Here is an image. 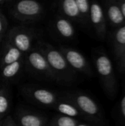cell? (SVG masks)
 <instances>
[{
	"label": "cell",
	"instance_id": "cell-25",
	"mask_svg": "<svg viewBox=\"0 0 125 126\" xmlns=\"http://www.w3.org/2000/svg\"><path fill=\"white\" fill-rule=\"evenodd\" d=\"M118 2L120 5L122 14L124 16V18L125 19V0H118Z\"/></svg>",
	"mask_w": 125,
	"mask_h": 126
},
{
	"label": "cell",
	"instance_id": "cell-11",
	"mask_svg": "<svg viewBox=\"0 0 125 126\" xmlns=\"http://www.w3.org/2000/svg\"><path fill=\"white\" fill-rule=\"evenodd\" d=\"M18 126H47L48 118L39 113L26 109H18L14 119Z\"/></svg>",
	"mask_w": 125,
	"mask_h": 126
},
{
	"label": "cell",
	"instance_id": "cell-8",
	"mask_svg": "<svg viewBox=\"0 0 125 126\" xmlns=\"http://www.w3.org/2000/svg\"><path fill=\"white\" fill-rule=\"evenodd\" d=\"M57 49L63 55L69 66L75 72L88 77H92L94 75V71L91 64L80 52L66 46H60Z\"/></svg>",
	"mask_w": 125,
	"mask_h": 126
},
{
	"label": "cell",
	"instance_id": "cell-7",
	"mask_svg": "<svg viewBox=\"0 0 125 126\" xmlns=\"http://www.w3.org/2000/svg\"><path fill=\"white\" fill-rule=\"evenodd\" d=\"M35 35V30L32 28L19 25L9 30L5 35V39L24 55L33 48Z\"/></svg>",
	"mask_w": 125,
	"mask_h": 126
},
{
	"label": "cell",
	"instance_id": "cell-10",
	"mask_svg": "<svg viewBox=\"0 0 125 126\" xmlns=\"http://www.w3.org/2000/svg\"><path fill=\"white\" fill-rule=\"evenodd\" d=\"M50 28L57 38L64 41H71L76 36L73 22L60 15H56L52 18Z\"/></svg>",
	"mask_w": 125,
	"mask_h": 126
},
{
	"label": "cell",
	"instance_id": "cell-6",
	"mask_svg": "<svg viewBox=\"0 0 125 126\" xmlns=\"http://www.w3.org/2000/svg\"><path fill=\"white\" fill-rule=\"evenodd\" d=\"M22 96L29 102L46 108H53L59 96L46 88L34 85H24L21 88Z\"/></svg>",
	"mask_w": 125,
	"mask_h": 126
},
{
	"label": "cell",
	"instance_id": "cell-13",
	"mask_svg": "<svg viewBox=\"0 0 125 126\" xmlns=\"http://www.w3.org/2000/svg\"><path fill=\"white\" fill-rule=\"evenodd\" d=\"M111 44L113 55L119 63L125 53V24L113 31Z\"/></svg>",
	"mask_w": 125,
	"mask_h": 126
},
{
	"label": "cell",
	"instance_id": "cell-24",
	"mask_svg": "<svg viewBox=\"0 0 125 126\" xmlns=\"http://www.w3.org/2000/svg\"><path fill=\"white\" fill-rule=\"evenodd\" d=\"M118 66L119 68V70L121 72H122L125 75V53L120 60V61L118 63Z\"/></svg>",
	"mask_w": 125,
	"mask_h": 126
},
{
	"label": "cell",
	"instance_id": "cell-27",
	"mask_svg": "<svg viewBox=\"0 0 125 126\" xmlns=\"http://www.w3.org/2000/svg\"><path fill=\"white\" fill-rule=\"evenodd\" d=\"M77 126H90V125H88V124H85V123H79Z\"/></svg>",
	"mask_w": 125,
	"mask_h": 126
},
{
	"label": "cell",
	"instance_id": "cell-9",
	"mask_svg": "<svg viewBox=\"0 0 125 126\" xmlns=\"http://www.w3.org/2000/svg\"><path fill=\"white\" fill-rule=\"evenodd\" d=\"M90 23L97 37L99 40H104L107 34V21L103 7L97 1H91Z\"/></svg>",
	"mask_w": 125,
	"mask_h": 126
},
{
	"label": "cell",
	"instance_id": "cell-15",
	"mask_svg": "<svg viewBox=\"0 0 125 126\" xmlns=\"http://www.w3.org/2000/svg\"><path fill=\"white\" fill-rule=\"evenodd\" d=\"M24 54L6 39L0 55V68L24 58Z\"/></svg>",
	"mask_w": 125,
	"mask_h": 126
},
{
	"label": "cell",
	"instance_id": "cell-5",
	"mask_svg": "<svg viewBox=\"0 0 125 126\" xmlns=\"http://www.w3.org/2000/svg\"><path fill=\"white\" fill-rule=\"evenodd\" d=\"M24 61L27 70L32 75L46 80L56 81L45 56L36 47L24 55Z\"/></svg>",
	"mask_w": 125,
	"mask_h": 126
},
{
	"label": "cell",
	"instance_id": "cell-22",
	"mask_svg": "<svg viewBox=\"0 0 125 126\" xmlns=\"http://www.w3.org/2000/svg\"><path fill=\"white\" fill-rule=\"evenodd\" d=\"M0 126H18L15 120L10 115L7 116L0 124Z\"/></svg>",
	"mask_w": 125,
	"mask_h": 126
},
{
	"label": "cell",
	"instance_id": "cell-3",
	"mask_svg": "<svg viewBox=\"0 0 125 126\" xmlns=\"http://www.w3.org/2000/svg\"><path fill=\"white\" fill-rule=\"evenodd\" d=\"M63 96L74 104L83 117L97 123L104 121V114L101 107L88 94L79 91H72L65 93Z\"/></svg>",
	"mask_w": 125,
	"mask_h": 126
},
{
	"label": "cell",
	"instance_id": "cell-14",
	"mask_svg": "<svg viewBox=\"0 0 125 126\" xmlns=\"http://www.w3.org/2000/svg\"><path fill=\"white\" fill-rule=\"evenodd\" d=\"M57 10L60 16L71 21L81 24L80 13L76 0H63L57 2Z\"/></svg>",
	"mask_w": 125,
	"mask_h": 126
},
{
	"label": "cell",
	"instance_id": "cell-18",
	"mask_svg": "<svg viewBox=\"0 0 125 126\" xmlns=\"http://www.w3.org/2000/svg\"><path fill=\"white\" fill-rule=\"evenodd\" d=\"M24 66V58L14 62L11 64L0 68V77L4 81H10L13 80L21 72L22 67Z\"/></svg>",
	"mask_w": 125,
	"mask_h": 126
},
{
	"label": "cell",
	"instance_id": "cell-4",
	"mask_svg": "<svg viewBox=\"0 0 125 126\" xmlns=\"http://www.w3.org/2000/svg\"><path fill=\"white\" fill-rule=\"evenodd\" d=\"M10 15L17 21L31 23L41 20L45 13L43 5L35 0H21L10 6Z\"/></svg>",
	"mask_w": 125,
	"mask_h": 126
},
{
	"label": "cell",
	"instance_id": "cell-12",
	"mask_svg": "<svg viewBox=\"0 0 125 126\" xmlns=\"http://www.w3.org/2000/svg\"><path fill=\"white\" fill-rule=\"evenodd\" d=\"M103 10L107 24H109L116 29L125 25V19L118 0L106 1Z\"/></svg>",
	"mask_w": 125,
	"mask_h": 126
},
{
	"label": "cell",
	"instance_id": "cell-23",
	"mask_svg": "<svg viewBox=\"0 0 125 126\" xmlns=\"http://www.w3.org/2000/svg\"><path fill=\"white\" fill-rule=\"evenodd\" d=\"M119 109H120V114L122 115V117L125 122V92L124 93L122 97L121 98Z\"/></svg>",
	"mask_w": 125,
	"mask_h": 126
},
{
	"label": "cell",
	"instance_id": "cell-20",
	"mask_svg": "<svg viewBox=\"0 0 125 126\" xmlns=\"http://www.w3.org/2000/svg\"><path fill=\"white\" fill-rule=\"evenodd\" d=\"M78 123L79 121L77 119L57 114L49 121L47 126H77Z\"/></svg>",
	"mask_w": 125,
	"mask_h": 126
},
{
	"label": "cell",
	"instance_id": "cell-21",
	"mask_svg": "<svg viewBox=\"0 0 125 126\" xmlns=\"http://www.w3.org/2000/svg\"><path fill=\"white\" fill-rule=\"evenodd\" d=\"M7 20L2 11L0 10V42L7 32Z\"/></svg>",
	"mask_w": 125,
	"mask_h": 126
},
{
	"label": "cell",
	"instance_id": "cell-1",
	"mask_svg": "<svg viewBox=\"0 0 125 126\" xmlns=\"http://www.w3.org/2000/svg\"><path fill=\"white\" fill-rule=\"evenodd\" d=\"M35 47L45 56L56 81L69 84L76 80L77 73L69 66L57 48L43 41H38Z\"/></svg>",
	"mask_w": 125,
	"mask_h": 126
},
{
	"label": "cell",
	"instance_id": "cell-19",
	"mask_svg": "<svg viewBox=\"0 0 125 126\" xmlns=\"http://www.w3.org/2000/svg\"><path fill=\"white\" fill-rule=\"evenodd\" d=\"M76 2L80 13L81 24L85 27H88L91 25V1L88 0H76Z\"/></svg>",
	"mask_w": 125,
	"mask_h": 126
},
{
	"label": "cell",
	"instance_id": "cell-16",
	"mask_svg": "<svg viewBox=\"0 0 125 126\" xmlns=\"http://www.w3.org/2000/svg\"><path fill=\"white\" fill-rule=\"evenodd\" d=\"M52 109L57 111L59 114L66 117H72L74 119L77 117H83L74 104L64 96L58 97Z\"/></svg>",
	"mask_w": 125,
	"mask_h": 126
},
{
	"label": "cell",
	"instance_id": "cell-2",
	"mask_svg": "<svg viewBox=\"0 0 125 126\" xmlns=\"http://www.w3.org/2000/svg\"><path fill=\"white\" fill-rule=\"evenodd\" d=\"M94 62L103 90L111 99H113L119 90V83L113 66L108 55L102 50L94 54Z\"/></svg>",
	"mask_w": 125,
	"mask_h": 126
},
{
	"label": "cell",
	"instance_id": "cell-17",
	"mask_svg": "<svg viewBox=\"0 0 125 126\" xmlns=\"http://www.w3.org/2000/svg\"><path fill=\"white\" fill-rule=\"evenodd\" d=\"M12 95L10 88L6 85H0V124L10 114Z\"/></svg>",
	"mask_w": 125,
	"mask_h": 126
},
{
	"label": "cell",
	"instance_id": "cell-26",
	"mask_svg": "<svg viewBox=\"0 0 125 126\" xmlns=\"http://www.w3.org/2000/svg\"><path fill=\"white\" fill-rule=\"evenodd\" d=\"M12 1L10 0H0V10L4 7H6L8 4H11Z\"/></svg>",
	"mask_w": 125,
	"mask_h": 126
}]
</instances>
